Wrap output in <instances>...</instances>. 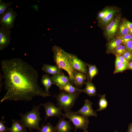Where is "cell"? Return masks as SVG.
<instances>
[{
    "mask_svg": "<svg viewBox=\"0 0 132 132\" xmlns=\"http://www.w3.org/2000/svg\"><path fill=\"white\" fill-rule=\"evenodd\" d=\"M11 31L0 26V50H2L6 48L9 44L11 41Z\"/></svg>",
    "mask_w": 132,
    "mask_h": 132,
    "instance_id": "10",
    "label": "cell"
},
{
    "mask_svg": "<svg viewBox=\"0 0 132 132\" xmlns=\"http://www.w3.org/2000/svg\"><path fill=\"white\" fill-rule=\"evenodd\" d=\"M41 106H43L45 112V116L43 124V125L47 119L53 117H60L62 114V109L58 107H56L51 102L48 101L44 103H41Z\"/></svg>",
    "mask_w": 132,
    "mask_h": 132,
    "instance_id": "7",
    "label": "cell"
},
{
    "mask_svg": "<svg viewBox=\"0 0 132 132\" xmlns=\"http://www.w3.org/2000/svg\"><path fill=\"white\" fill-rule=\"evenodd\" d=\"M68 56L71 65L76 70L88 75L87 66L88 64L82 61L76 55L68 53Z\"/></svg>",
    "mask_w": 132,
    "mask_h": 132,
    "instance_id": "8",
    "label": "cell"
},
{
    "mask_svg": "<svg viewBox=\"0 0 132 132\" xmlns=\"http://www.w3.org/2000/svg\"></svg>",
    "mask_w": 132,
    "mask_h": 132,
    "instance_id": "41",
    "label": "cell"
},
{
    "mask_svg": "<svg viewBox=\"0 0 132 132\" xmlns=\"http://www.w3.org/2000/svg\"><path fill=\"white\" fill-rule=\"evenodd\" d=\"M114 50H115V53H117L116 54L119 55L123 54L126 50L125 46L121 45Z\"/></svg>",
    "mask_w": 132,
    "mask_h": 132,
    "instance_id": "29",
    "label": "cell"
},
{
    "mask_svg": "<svg viewBox=\"0 0 132 132\" xmlns=\"http://www.w3.org/2000/svg\"><path fill=\"white\" fill-rule=\"evenodd\" d=\"M119 38L121 40L122 42L125 44L128 41L132 40V35L128 34L125 35L121 36Z\"/></svg>",
    "mask_w": 132,
    "mask_h": 132,
    "instance_id": "31",
    "label": "cell"
},
{
    "mask_svg": "<svg viewBox=\"0 0 132 132\" xmlns=\"http://www.w3.org/2000/svg\"><path fill=\"white\" fill-rule=\"evenodd\" d=\"M1 76L6 93L0 101H29L35 96H50L41 88L38 83L37 71L19 58L2 60Z\"/></svg>",
    "mask_w": 132,
    "mask_h": 132,
    "instance_id": "1",
    "label": "cell"
},
{
    "mask_svg": "<svg viewBox=\"0 0 132 132\" xmlns=\"http://www.w3.org/2000/svg\"><path fill=\"white\" fill-rule=\"evenodd\" d=\"M119 33L121 36L125 35L130 33L129 29L123 23L120 27Z\"/></svg>",
    "mask_w": 132,
    "mask_h": 132,
    "instance_id": "27",
    "label": "cell"
},
{
    "mask_svg": "<svg viewBox=\"0 0 132 132\" xmlns=\"http://www.w3.org/2000/svg\"><path fill=\"white\" fill-rule=\"evenodd\" d=\"M81 93L78 92L70 94L65 92H61L58 94H55L54 96L56 99L58 107L65 112H67L71 111Z\"/></svg>",
    "mask_w": 132,
    "mask_h": 132,
    "instance_id": "4",
    "label": "cell"
},
{
    "mask_svg": "<svg viewBox=\"0 0 132 132\" xmlns=\"http://www.w3.org/2000/svg\"><path fill=\"white\" fill-rule=\"evenodd\" d=\"M61 115L63 117L68 119L72 122L75 126V132L77 129H80L83 130L84 132H88L87 129L89 121L88 117L77 114L75 112L71 110L62 113Z\"/></svg>",
    "mask_w": 132,
    "mask_h": 132,
    "instance_id": "5",
    "label": "cell"
},
{
    "mask_svg": "<svg viewBox=\"0 0 132 132\" xmlns=\"http://www.w3.org/2000/svg\"><path fill=\"white\" fill-rule=\"evenodd\" d=\"M123 23L129 29L132 28V22L129 21H125Z\"/></svg>",
    "mask_w": 132,
    "mask_h": 132,
    "instance_id": "36",
    "label": "cell"
},
{
    "mask_svg": "<svg viewBox=\"0 0 132 132\" xmlns=\"http://www.w3.org/2000/svg\"><path fill=\"white\" fill-rule=\"evenodd\" d=\"M119 58L122 63H124L129 65V61L126 59L122 55H119Z\"/></svg>",
    "mask_w": 132,
    "mask_h": 132,
    "instance_id": "35",
    "label": "cell"
},
{
    "mask_svg": "<svg viewBox=\"0 0 132 132\" xmlns=\"http://www.w3.org/2000/svg\"><path fill=\"white\" fill-rule=\"evenodd\" d=\"M12 1L7 2L5 3L0 0V15L4 13L13 3Z\"/></svg>",
    "mask_w": 132,
    "mask_h": 132,
    "instance_id": "24",
    "label": "cell"
},
{
    "mask_svg": "<svg viewBox=\"0 0 132 132\" xmlns=\"http://www.w3.org/2000/svg\"><path fill=\"white\" fill-rule=\"evenodd\" d=\"M50 78L53 84L56 85L59 88L71 81L69 77L65 75L63 73L52 75Z\"/></svg>",
    "mask_w": 132,
    "mask_h": 132,
    "instance_id": "11",
    "label": "cell"
},
{
    "mask_svg": "<svg viewBox=\"0 0 132 132\" xmlns=\"http://www.w3.org/2000/svg\"><path fill=\"white\" fill-rule=\"evenodd\" d=\"M130 33L132 34V28L129 29Z\"/></svg>",
    "mask_w": 132,
    "mask_h": 132,
    "instance_id": "39",
    "label": "cell"
},
{
    "mask_svg": "<svg viewBox=\"0 0 132 132\" xmlns=\"http://www.w3.org/2000/svg\"><path fill=\"white\" fill-rule=\"evenodd\" d=\"M88 75L89 81H91L98 73V70L95 65L88 64Z\"/></svg>",
    "mask_w": 132,
    "mask_h": 132,
    "instance_id": "20",
    "label": "cell"
},
{
    "mask_svg": "<svg viewBox=\"0 0 132 132\" xmlns=\"http://www.w3.org/2000/svg\"><path fill=\"white\" fill-rule=\"evenodd\" d=\"M41 81L42 84L45 88L44 91L47 94H51L49 92V89L53 84L50 77L48 74H46L42 76Z\"/></svg>",
    "mask_w": 132,
    "mask_h": 132,
    "instance_id": "19",
    "label": "cell"
},
{
    "mask_svg": "<svg viewBox=\"0 0 132 132\" xmlns=\"http://www.w3.org/2000/svg\"><path fill=\"white\" fill-rule=\"evenodd\" d=\"M4 119V117L3 115L0 121V132H8L10 128L4 124L5 122L3 120Z\"/></svg>",
    "mask_w": 132,
    "mask_h": 132,
    "instance_id": "26",
    "label": "cell"
},
{
    "mask_svg": "<svg viewBox=\"0 0 132 132\" xmlns=\"http://www.w3.org/2000/svg\"><path fill=\"white\" fill-rule=\"evenodd\" d=\"M121 64L122 63L119 58V55L116 54V58L115 64V69L116 68Z\"/></svg>",
    "mask_w": 132,
    "mask_h": 132,
    "instance_id": "34",
    "label": "cell"
},
{
    "mask_svg": "<svg viewBox=\"0 0 132 132\" xmlns=\"http://www.w3.org/2000/svg\"><path fill=\"white\" fill-rule=\"evenodd\" d=\"M70 121H67L63 118L59 117L58 122L54 127L55 132H70L72 129Z\"/></svg>",
    "mask_w": 132,
    "mask_h": 132,
    "instance_id": "12",
    "label": "cell"
},
{
    "mask_svg": "<svg viewBox=\"0 0 132 132\" xmlns=\"http://www.w3.org/2000/svg\"><path fill=\"white\" fill-rule=\"evenodd\" d=\"M122 56L127 60L129 61L132 59V54L131 53L126 51L123 54Z\"/></svg>",
    "mask_w": 132,
    "mask_h": 132,
    "instance_id": "32",
    "label": "cell"
},
{
    "mask_svg": "<svg viewBox=\"0 0 132 132\" xmlns=\"http://www.w3.org/2000/svg\"><path fill=\"white\" fill-rule=\"evenodd\" d=\"M60 90L70 94H74L77 92H83V89H80L72 84L71 81L69 82L65 86L59 88Z\"/></svg>",
    "mask_w": 132,
    "mask_h": 132,
    "instance_id": "16",
    "label": "cell"
},
{
    "mask_svg": "<svg viewBox=\"0 0 132 132\" xmlns=\"http://www.w3.org/2000/svg\"><path fill=\"white\" fill-rule=\"evenodd\" d=\"M12 124L8 132H27L26 128L21 124L20 121L12 119Z\"/></svg>",
    "mask_w": 132,
    "mask_h": 132,
    "instance_id": "17",
    "label": "cell"
},
{
    "mask_svg": "<svg viewBox=\"0 0 132 132\" xmlns=\"http://www.w3.org/2000/svg\"><path fill=\"white\" fill-rule=\"evenodd\" d=\"M93 103L88 99L85 100L83 106L75 113L78 114L82 115L88 117L94 116L97 117V115L95 110L92 108Z\"/></svg>",
    "mask_w": 132,
    "mask_h": 132,
    "instance_id": "9",
    "label": "cell"
},
{
    "mask_svg": "<svg viewBox=\"0 0 132 132\" xmlns=\"http://www.w3.org/2000/svg\"><path fill=\"white\" fill-rule=\"evenodd\" d=\"M128 64L122 63L120 65L115 69L114 71V74H115L123 72L128 67Z\"/></svg>",
    "mask_w": 132,
    "mask_h": 132,
    "instance_id": "28",
    "label": "cell"
},
{
    "mask_svg": "<svg viewBox=\"0 0 132 132\" xmlns=\"http://www.w3.org/2000/svg\"><path fill=\"white\" fill-rule=\"evenodd\" d=\"M87 75L84 73L75 70L74 77L75 86L78 88L81 87L86 82Z\"/></svg>",
    "mask_w": 132,
    "mask_h": 132,
    "instance_id": "14",
    "label": "cell"
},
{
    "mask_svg": "<svg viewBox=\"0 0 132 132\" xmlns=\"http://www.w3.org/2000/svg\"><path fill=\"white\" fill-rule=\"evenodd\" d=\"M125 44L127 51L132 53V40L128 41Z\"/></svg>",
    "mask_w": 132,
    "mask_h": 132,
    "instance_id": "33",
    "label": "cell"
},
{
    "mask_svg": "<svg viewBox=\"0 0 132 132\" xmlns=\"http://www.w3.org/2000/svg\"><path fill=\"white\" fill-rule=\"evenodd\" d=\"M119 23V20L116 19L111 21L106 26V34L109 39L114 37L118 29Z\"/></svg>",
    "mask_w": 132,
    "mask_h": 132,
    "instance_id": "13",
    "label": "cell"
},
{
    "mask_svg": "<svg viewBox=\"0 0 132 132\" xmlns=\"http://www.w3.org/2000/svg\"><path fill=\"white\" fill-rule=\"evenodd\" d=\"M115 12V10L112 9L108 15L101 20L102 23L104 24H106L110 22L112 19Z\"/></svg>",
    "mask_w": 132,
    "mask_h": 132,
    "instance_id": "25",
    "label": "cell"
},
{
    "mask_svg": "<svg viewBox=\"0 0 132 132\" xmlns=\"http://www.w3.org/2000/svg\"><path fill=\"white\" fill-rule=\"evenodd\" d=\"M41 105H33L32 109L24 114L20 113L21 117L20 121L21 124L29 130H36L39 131L40 128V121L42 120L39 110Z\"/></svg>",
    "mask_w": 132,
    "mask_h": 132,
    "instance_id": "3",
    "label": "cell"
},
{
    "mask_svg": "<svg viewBox=\"0 0 132 132\" xmlns=\"http://www.w3.org/2000/svg\"><path fill=\"white\" fill-rule=\"evenodd\" d=\"M85 84V87L83 89V92L85 93L90 97L96 96V87L91 81H88L86 82Z\"/></svg>",
    "mask_w": 132,
    "mask_h": 132,
    "instance_id": "18",
    "label": "cell"
},
{
    "mask_svg": "<svg viewBox=\"0 0 132 132\" xmlns=\"http://www.w3.org/2000/svg\"><path fill=\"white\" fill-rule=\"evenodd\" d=\"M128 68L131 70H132V61L129 64Z\"/></svg>",
    "mask_w": 132,
    "mask_h": 132,
    "instance_id": "38",
    "label": "cell"
},
{
    "mask_svg": "<svg viewBox=\"0 0 132 132\" xmlns=\"http://www.w3.org/2000/svg\"><path fill=\"white\" fill-rule=\"evenodd\" d=\"M41 126L38 132H55L54 127L50 122L44 125H41Z\"/></svg>",
    "mask_w": 132,
    "mask_h": 132,
    "instance_id": "22",
    "label": "cell"
},
{
    "mask_svg": "<svg viewBox=\"0 0 132 132\" xmlns=\"http://www.w3.org/2000/svg\"><path fill=\"white\" fill-rule=\"evenodd\" d=\"M17 13L11 8H9L0 16V24L6 29L10 30L14 26Z\"/></svg>",
    "mask_w": 132,
    "mask_h": 132,
    "instance_id": "6",
    "label": "cell"
},
{
    "mask_svg": "<svg viewBox=\"0 0 132 132\" xmlns=\"http://www.w3.org/2000/svg\"><path fill=\"white\" fill-rule=\"evenodd\" d=\"M100 99L99 102V108L95 110L99 111L106 109L108 106V102L106 98L105 95H99Z\"/></svg>",
    "mask_w": 132,
    "mask_h": 132,
    "instance_id": "21",
    "label": "cell"
},
{
    "mask_svg": "<svg viewBox=\"0 0 132 132\" xmlns=\"http://www.w3.org/2000/svg\"><path fill=\"white\" fill-rule=\"evenodd\" d=\"M112 9L108 8L100 12L98 15L99 18L101 20L106 17L111 11Z\"/></svg>",
    "mask_w": 132,
    "mask_h": 132,
    "instance_id": "30",
    "label": "cell"
},
{
    "mask_svg": "<svg viewBox=\"0 0 132 132\" xmlns=\"http://www.w3.org/2000/svg\"><path fill=\"white\" fill-rule=\"evenodd\" d=\"M52 50L54 54V62L59 67L66 71L69 77L72 85H75L74 74L75 70L72 67L69 61L68 53L60 47L53 46Z\"/></svg>",
    "mask_w": 132,
    "mask_h": 132,
    "instance_id": "2",
    "label": "cell"
},
{
    "mask_svg": "<svg viewBox=\"0 0 132 132\" xmlns=\"http://www.w3.org/2000/svg\"><path fill=\"white\" fill-rule=\"evenodd\" d=\"M128 132H132V123L129 126Z\"/></svg>",
    "mask_w": 132,
    "mask_h": 132,
    "instance_id": "37",
    "label": "cell"
},
{
    "mask_svg": "<svg viewBox=\"0 0 132 132\" xmlns=\"http://www.w3.org/2000/svg\"><path fill=\"white\" fill-rule=\"evenodd\" d=\"M33 132L31 131V132Z\"/></svg>",
    "mask_w": 132,
    "mask_h": 132,
    "instance_id": "40",
    "label": "cell"
},
{
    "mask_svg": "<svg viewBox=\"0 0 132 132\" xmlns=\"http://www.w3.org/2000/svg\"><path fill=\"white\" fill-rule=\"evenodd\" d=\"M122 42L118 38L110 42L108 45V49L109 50H114L117 47L121 45Z\"/></svg>",
    "mask_w": 132,
    "mask_h": 132,
    "instance_id": "23",
    "label": "cell"
},
{
    "mask_svg": "<svg viewBox=\"0 0 132 132\" xmlns=\"http://www.w3.org/2000/svg\"><path fill=\"white\" fill-rule=\"evenodd\" d=\"M42 70L46 74H51L52 75L63 73L62 69L56 65H52L44 64L42 66Z\"/></svg>",
    "mask_w": 132,
    "mask_h": 132,
    "instance_id": "15",
    "label": "cell"
}]
</instances>
